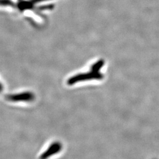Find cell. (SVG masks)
I'll list each match as a JSON object with an SVG mask.
<instances>
[{"mask_svg": "<svg viewBox=\"0 0 159 159\" xmlns=\"http://www.w3.org/2000/svg\"><path fill=\"white\" fill-rule=\"evenodd\" d=\"M6 100L12 102H32L35 99L34 93L27 91L21 93L7 94L5 96Z\"/></svg>", "mask_w": 159, "mask_h": 159, "instance_id": "2", "label": "cell"}, {"mask_svg": "<svg viewBox=\"0 0 159 159\" xmlns=\"http://www.w3.org/2000/svg\"><path fill=\"white\" fill-rule=\"evenodd\" d=\"M104 65V61L103 60H99L94 63L91 67L90 72L86 73H81L75 75L70 77L67 80V84L69 85H73L74 84L83 81L91 80H102L103 79L104 75L100 72V70Z\"/></svg>", "mask_w": 159, "mask_h": 159, "instance_id": "1", "label": "cell"}, {"mask_svg": "<svg viewBox=\"0 0 159 159\" xmlns=\"http://www.w3.org/2000/svg\"><path fill=\"white\" fill-rule=\"evenodd\" d=\"M62 144L58 142L52 143L46 151L41 154L40 159H48L51 156L59 153L62 150Z\"/></svg>", "mask_w": 159, "mask_h": 159, "instance_id": "3", "label": "cell"}]
</instances>
